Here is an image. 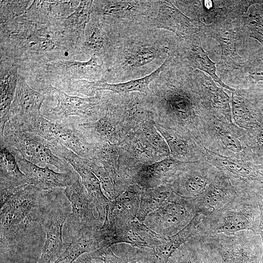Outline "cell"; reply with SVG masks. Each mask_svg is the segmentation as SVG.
Instances as JSON below:
<instances>
[{"mask_svg": "<svg viewBox=\"0 0 263 263\" xmlns=\"http://www.w3.org/2000/svg\"><path fill=\"white\" fill-rule=\"evenodd\" d=\"M201 97L210 113L229 123L233 122L231 100L227 94L219 88L211 77L195 70Z\"/></svg>", "mask_w": 263, "mask_h": 263, "instance_id": "29", "label": "cell"}, {"mask_svg": "<svg viewBox=\"0 0 263 263\" xmlns=\"http://www.w3.org/2000/svg\"><path fill=\"white\" fill-rule=\"evenodd\" d=\"M242 18L241 21L246 28L248 36L263 45V18L260 14L256 12Z\"/></svg>", "mask_w": 263, "mask_h": 263, "instance_id": "41", "label": "cell"}, {"mask_svg": "<svg viewBox=\"0 0 263 263\" xmlns=\"http://www.w3.org/2000/svg\"><path fill=\"white\" fill-rule=\"evenodd\" d=\"M218 171L207 161L188 162L169 184L175 194L195 199L206 189Z\"/></svg>", "mask_w": 263, "mask_h": 263, "instance_id": "17", "label": "cell"}, {"mask_svg": "<svg viewBox=\"0 0 263 263\" xmlns=\"http://www.w3.org/2000/svg\"><path fill=\"white\" fill-rule=\"evenodd\" d=\"M159 9V0H95L93 18L110 34L134 26L152 24Z\"/></svg>", "mask_w": 263, "mask_h": 263, "instance_id": "5", "label": "cell"}, {"mask_svg": "<svg viewBox=\"0 0 263 263\" xmlns=\"http://www.w3.org/2000/svg\"><path fill=\"white\" fill-rule=\"evenodd\" d=\"M71 205V212L67 219L71 236L89 229H99L103 223L94 214V207L89 199L79 175L76 173L72 183L63 191Z\"/></svg>", "mask_w": 263, "mask_h": 263, "instance_id": "14", "label": "cell"}, {"mask_svg": "<svg viewBox=\"0 0 263 263\" xmlns=\"http://www.w3.org/2000/svg\"><path fill=\"white\" fill-rule=\"evenodd\" d=\"M152 24L157 29L172 32L180 38L207 36L206 24L186 16L170 0H159L158 11Z\"/></svg>", "mask_w": 263, "mask_h": 263, "instance_id": "19", "label": "cell"}, {"mask_svg": "<svg viewBox=\"0 0 263 263\" xmlns=\"http://www.w3.org/2000/svg\"><path fill=\"white\" fill-rule=\"evenodd\" d=\"M0 145V189L13 188L27 184L26 176L21 171L15 155L5 145Z\"/></svg>", "mask_w": 263, "mask_h": 263, "instance_id": "31", "label": "cell"}, {"mask_svg": "<svg viewBox=\"0 0 263 263\" xmlns=\"http://www.w3.org/2000/svg\"><path fill=\"white\" fill-rule=\"evenodd\" d=\"M93 0H80L75 10L66 19V24L72 31H76L80 38L85 37L86 27L91 20Z\"/></svg>", "mask_w": 263, "mask_h": 263, "instance_id": "37", "label": "cell"}, {"mask_svg": "<svg viewBox=\"0 0 263 263\" xmlns=\"http://www.w3.org/2000/svg\"><path fill=\"white\" fill-rule=\"evenodd\" d=\"M207 36L210 35L220 44L221 48V59L219 64L226 69H241L244 63L237 53V36L232 23L223 22L206 25Z\"/></svg>", "mask_w": 263, "mask_h": 263, "instance_id": "28", "label": "cell"}, {"mask_svg": "<svg viewBox=\"0 0 263 263\" xmlns=\"http://www.w3.org/2000/svg\"><path fill=\"white\" fill-rule=\"evenodd\" d=\"M231 102L234 124L245 130L262 127L263 116L255 104L235 90L232 92Z\"/></svg>", "mask_w": 263, "mask_h": 263, "instance_id": "30", "label": "cell"}, {"mask_svg": "<svg viewBox=\"0 0 263 263\" xmlns=\"http://www.w3.org/2000/svg\"><path fill=\"white\" fill-rule=\"evenodd\" d=\"M199 131L200 141L206 149L227 157L255 162L245 130L233 122L207 113L201 119Z\"/></svg>", "mask_w": 263, "mask_h": 263, "instance_id": "6", "label": "cell"}, {"mask_svg": "<svg viewBox=\"0 0 263 263\" xmlns=\"http://www.w3.org/2000/svg\"><path fill=\"white\" fill-rule=\"evenodd\" d=\"M166 237L155 233L138 220L123 226L110 228L102 225L97 232L99 249L125 243L141 248L154 249Z\"/></svg>", "mask_w": 263, "mask_h": 263, "instance_id": "15", "label": "cell"}, {"mask_svg": "<svg viewBox=\"0 0 263 263\" xmlns=\"http://www.w3.org/2000/svg\"><path fill=\"white\" fill-rule=\"evenodd\" d=\"M156 126L166 141L171 156L185 162L206 161L204 146L194 137L161 126Z\"/></svg>", "mask_w": 263, "mask_h": 263, "instance_id": "27", "label": "cell"}, {"mask_svg": "<svg viewBox=\"0 0 263 263\" xmlns=\"http://www.w3.org/2000/svg\"><path fill=\"white\" fill-rule=\"evenodd\" d=\"M188 163L169 155L159 161L140 167L133 173L132 179L133 183L141 188H154L169 184Z\"/></svg>", "mask_w": 263, "mask_h": 263, "instance_id": "24", "label": "cell"}, {"mask_svg": "<svg viewBox=\"0 0 263 263\" xmlns=\"http://www.w3.org/2000/svg\"><path fill=\"white\" fill-rule=\"evenodd\" d=\"M15 156L21 171L26 176L27 184L43 190L66 187L72 183L77 173L75 170L69 172H56L47 166L40 167L19 155Z\"/></svg>", "mask_w": 263, "mask_h": 263, "instance_id": "26", "label": "cell"}, {"mask_svg": "<svg viewBox=\"0 0 263 263\" xmlns=\"http://www.w3.org/2000/svg\"><path fill=\"white\" fill-rule=\"evenodd\" d=\"M241 69L250 82L255 83L263 81V52L253 55L244 62Z\"/></svg>", "mask_w": 263, "mask_h": 263, "instance_id": "39", "label": "cell"}, {"mask_svg": "<svg viewBox=\"0 0 263 263\" xmlns=\"http://www.w3.org/2000/svg\"><path fill=\"white\" fill-rule=\"evenodd\" d=\"M52 196L45 190L26 184L11 189L7 199L0 203V243L11 244L29 242L33 229H41Z\"/></svg>", "mask_w": 263, "mask_h": 263, "instance_id": "3", "label": "cell"}, {"mask_svg": "<svg viewBox=\"0 0 263 263\" xmlns=\"http://www.w3.org/2000/svg\"><path fill=\"white\" fill-rule=\"evenodd\" d=\"M19 75L17 68H11L0 74V135L9 121V113L17 85Z\"/></svg>", "mask_w": 263, "mask_h": 263, "instance_id": "34", "label": "cell"}, {"mask_svg": "<svg viewBox=\"0 0 263 263\" xmlns=\"http://www.w3.org/2000/svg\"><path fill=\"white\" fill-rule=\"evenodd\" d=\"M87 165L90 169L94 174L99 180L101 187L104 190L110 200H114L115 197L111 180L104 168L94 161L88 159Z\"/></svg>", "mask_w": 263, "mask_h": 263, "instance_id": "42", "label": "cell"}, {"mask_svg": "<svg viewBox=\"0 0 263 263\" xmlns=\"http://www.w3.org/2000/svg\"><path fill=\"white\" fill-rule=\"evenodd\" d=\"M18 155L36 165H50L63 172L74 170L64 159L55 154L45 139L34 134L12 127L8 122L0 135V143Z\"/></svg>", "mask_w": 263, "mask_h": 263, "instance_id": "8", "label": "cell"}, {"mask_svg": "<svg viewBox=\"0 0 263 263\" xmlns=\"http://www.w3.org/2000/svg\"><path fill=\"white\" fill-rule=\"evenodd\" d=\"M201 38L199 36L185 38H175L171 47V54L192 68L207 73L222 87L232 92L234 91V89L225 84L217 75L216 63L209 58L203 48Z\"/></svg>", "mask_w": 263, "mask_h": 263, "instance_id": "20", "label": "cell"}, {"mask_svg": "<svg viewBox=\"0 0 263 263\" xmlns=\"http://www.w3.org/2000/svg\"><path fill=\"white\" fill-rule=\"evenodd\" d=\"M52 150L55 154L65 160L79 175L88 196L98 213V218L103 223L110 200L104 194L99 180L89 168L88 159L78 156L59 143L54 146Z\"/></svg>", "mask_w": 263, "mask_h": 263, "instance_id": "18", "label": "cell"}, {"mask_svg": "<svg viewBox=\"0 0 263 263\" xmlns=\"http://www.w3.org/2000/svg\"><path fill=\"white\" fill-rule=\"evenodd\" d=\"M85 263H160L149 248L136 247L131 258L122 259L114 254L111 247L89 253Z\"/></svg>", "mask_w": 263, "mask_h": 263, "instance_id": "35", "label": "cell"}, {"mask_svg": "<svg viewBox=\"0 0 263 263\" xmlns=\"http://www.w3.org/2000/svg\"><path fill=\"white\" fill-rule=\"evenodd\" d=\"M48 91L57 101L56 106L44 113L45 118L51 122L62 123L72 115L81 117L83 122H92L102 116L107 109V94L96 93L93 96L84 98L70 96L51 84Z\"/></svg>", "mask_w": 263, "mask_h": 263, "instance_id": "9", "label": "cell"}, {"mask_svg": "<svg viewBox=\"0 0 263 263\" xmlns=\"http://www.w3.org/2000/svg\"><path fill=\"white\" fill-rule=\"evenodd\" d=\"M141 192V188L133 184L114 200H110L102 226L115 228L134 221L139 208Z\"/></svg>", "mask_w": 263, "mask_h": 263, "instance_id": "22", "label": "cell"}, {"mask_svg": "<svg viewBox=\"0 0 263 263\" xmlns=\"http://www.w3.org/2000/svg\"><path fill=\"white\" fill-rule=\"evenodd\" d=\"M258 0H191L188 13L189 17L206 25L232 22L241 18L249 7Z\"/></svg>", "mask_w": 263, "mask_h": 263, "instance_id": "16", "label": "cell"}, {"mask_svg": "<svg viewBox=\"0 0 263 263\" xmlns=\"http://www.w3.org/2000/svg\"><path fill=\"white\" fill-rule=\"evenodd\" d=\"M260 219L258 198L238 193L223 207L205 216L196 233L231 235L250 230L257 234Z\"/></svg>", "mask_w": 263, "mask_h": 263, "instance_id": "4", "label": "cell"}, {"mask_svg": "<svg viewBox=\"0 0 263 263\" xmlns=\"http://www.w3.org/2000/svg\"><path fill=\"white\" fill-rule=\"evenodd\" d=\"M166 67L150 85L147 94L157 125L200 140L201 119L209 113L201 97L195 70L172 55Z\"/></svg>", "mask_w": 263, "mask_h": 263, "instance_id": "1", "label": "cell"}, {"mask_svg": "<svg viewBox=\"0 0 263 263\" xmlns=\"http://www.w3.org/2000/svg\"><path fill=\"white\" fill-rule=\"evenodd\" d=\"M184 263H197L196 262H194L191 258L190 256L188 255V257L187 260Z\"/></svg>", "mask_w": 263, "mask_h": 263, "instance_id": "45", "label": "cell"}, {"mask_svg": "<svg viewBox=\"0 0 263 263\" xmlns=\"http://www.w3.org/2000/svg\"><path fill=\"white\" fill-rule=\"evenodd\" d=\"M107 109L125 136L141 129L146 121L152 119L147 94L139 92L118 94L111 92Z\"/></svg>", "mask_w": 263, "mask_h": 263, "instance_id": "11", "label": "cell"}, {"mask_svg": "<svg viewBox=\"0 0 263 263\" xmlns=\"http://www.w3.org/2000/svg\"><path fill=\"white\" fill-rule=\"evenodd\" d=\"M173 193L169 184L149 189L141 188L136 219L140 222L160 207Z\"/></svg>", "mask_w": 263, "mask_h": 263, "instance_id": "36", "label": "cell"}, {"mask_svg": "<svg viewBox=\"0 0 263 263\" xmlns=\"http://www.w3.org/2000/svg\"><path fill=\"white\" fill-rule=\"evenodd\" d=\"M98 229L86 230L80 234L72 236L71 242L53 263H73L83 253L98 250L99 244L96 235Z\"/></svg>", "mask_w": 263, "mask_h": 263, "instance_id": "32", "label": "cell"}, {"mask_svg": "<svg viewBox=\"0 0 263 263\" xmlns=\"http://www.w3.org/2000/svg\"><path fill=\"white\" fill-rule=\"evenodd\" d=\"M238 193L229 180L219 170L206 189L194 199L196 213L204 217L223 207Z\"/></svg>", "mask_w": 263, "mask_h": 263, "instance_id": "25", "label": "cell"}, {"mask_svg": "<svg viewBox=\"0 0 263 263\" xmlns=\"http://www.w3.org/2000/svg\"><path fill=\"white\" fill-rule=\"evenodd\" d=\"M196 214L194 199L184 198L173 192L143 223L158 234L168 237L183 229Z\"/></svg>", "mask_w": 263, "mask_h": 263, "instance_id": "10", "label": "cell"}, {"mask_svg": "<svg viewBox=\"0 0 263 263\" xmlns=\"http://www.w3.org/2000/svg\"><path fill=\"white\" fill-rule=\"evenodd\" d=\"M245 131L248 145L254 160L263 164V128L260 127Z\"/></svg>", "mask_w": 263, "mask_h": 263, "instance_id": "40", "label": "cell"}, {"mask_svg": "<svg viewBox=\"0 0 263 263\" xmlns=\"http://www.w3.org/2000/svg\"><path fill=\"white\" fill-rule=\"evenodd\" d=\"M85 34L84 45L87 51L100 60L102 57L104 59L111 43L108 32L97 19L92 18L86 27Z\"/></svg>", "mask_w": 263, "mask_h": 263, "instance_id": "33", "label": "cell"}, {"mask_svg": "<svg viewBox=\"0 0 263 263\" xmlns=\"http://www.w3.org/2000/svg\"><path fill=\"white\" fill-rule=\"evenodd\" d=\"M258 205L260 210V219L257 231V234L260 236L263 244L262 262H263V197H261L258 199Z\"/></svg>", "mask_w": 263, "mask_h": 263, "instance_id": "43", "label": "cell"}, {"mask_svg": "<svg viewBox=\"0 0 263 263\" xmlns=\"http://www.w3.org/2000/svg\"><path fill=\"white\" fill-rule=\"evenodd\" d=\"M111 43L102 62V81L118 83L141 78L158 69L169 56L175 38L150 23L110 34Z\"/></svg>", "mask_w": 263, "mask_h": 263, "instance_id": "2", "label": "cell"}, {"mask_svg": "<svg viewBox=\"0 0 263 263\" xmlns=\"http://www.w3.org/2000/svg\"><path fill=\"white\" fill-rule=\"evenodd\" d=\"M30 132L59 143L78 156L93 160L96 145L77 128L64 123L51 122L41 115L32 123Z\"/></svg>", "mask_w": 263, "mask_h": 263, "instance_id": "12", "label": "cell"}, {"mask_svg": "<svg viewBox=\"0 0 263 263\" xmlns=\"http://www.w3.org/2000/svg\"><path fill=\"white\" fill-rule=\"evenodd\" d=\"M57 189L53 190L52 197L46 213L43 227L46 233L45 243L38 263H51L56 261L68 245L62 240V227L70 213V204L59 198Z\"/></svg>", "mask_w": 263, "mask_h": 263, "instance_id": "13", "label": "cell"}, {"mask_svg": "<svg viewBox=\"0 0 263 263\" xmlns=\"http://www.w3.org/2000/svg\"><path fill=\"white\" fill-rule=\"evenodd\" d=\"M156 71L144 77L118 83H109L101 80L88 81L80 79L71 83V91L87 96H93L97 91H108L118 94L139 92L147 94L150 92V85L166 67L168 59Z\"/></svg>", "mask_w": 263, "mask_h": 263, "instance_id": "21", "label": "cell"}, {"mask_svg": "<svg viewBox=\"0 0 263 263\" xmlns=\"http://www.w3.org/2000/svg\"><path fill=\"white\" fill-rule=\"evenodd\" d=\"M45 98L44 94L32 89L25 80L19 75L9 113L8 123L10 126L19 128L27 120L41 114L40 109Z\"/></svg>", "mask_w": 263, "mask_h": 263, "instance_id": "23", "label": "cell"}, {"mask_svg": "<svg viewBox=\"0 0 263 263\" xmlns=\"http://www.w3.org/2000/svg\"><path fill=\"white\" fill-rule=\"evenodd\" d=\"M258 4L260 5V15L263 18V0H258Z\"/></svg>", "mask_w": 263, "mask_h": 263, "instance_id": "44", "label": "cell"}, {"mask_svg": "<svg viewBox=\"0 0 263 263\" xmlns=\"http://www.w3.org/2000/svg\"><path fill=\"white\" fill-rule=\"evenodd\" d=\"M141 129L148 143L159 155L163 158L170 155L167 143L158 131L152 119L146 121Z\"/></svg>", "mask_w": 263, "mask_h": 263, "instance_id": "38", "label": "cell"}, {"mask_svg": "<svg viewBox=\"0 0 263 263\" xmlns=\"http://www.w3.org/2000/svg\"><path fill=\"white\" fill-rule=\"evenodd\" d=\"M206 160L223 173L238 193L263 196V164L224 156L204 148Z\"/></svg>", "mask_w": 263, "mask_h": 263, "instance_id": "7", "label": "cell"}]
</instances>
